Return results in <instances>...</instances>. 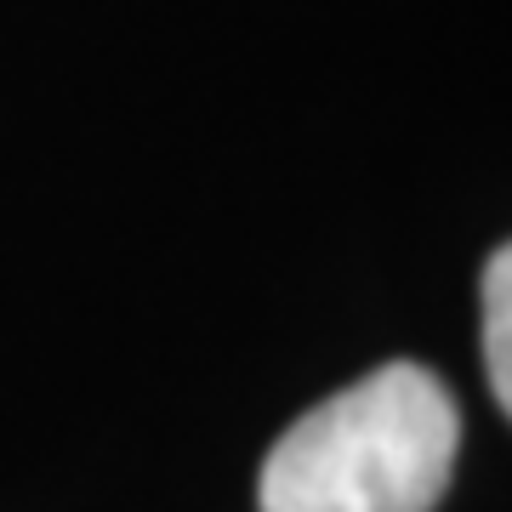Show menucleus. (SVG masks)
<instances>
[{
	"instance_id": "nucleus-1",
	"label": "nucleus",
	"mask_w": 512,
	"mask_h": 512,
	"mask_svg": "<svg viewBox=\"0 0 512 512\" xmlns=\"http://www.w3.org/2000/svg\"><path fill=\"white\" fill-rule=\"evenodd\" d=\"M461 410L427 365L393 359L330 393L262 461V512H433L456 478Z\"/></svg>"
},
{
	"instance_id": "nucleus-2",
	"label": "nucleus",
	"mask_w": 512,
	"mask_h": 512,
	"mask_svg": "<svg viewBox=\"0 0 512 512\" xmlns=\"http://www.w3.org/2000/svg\"><path fill=\"white\" fill-rule=\"evenodd\" d=\"M484 365H490L495 404L512 416V239L484 262Z\"/></svg>"
}]
</instances>
